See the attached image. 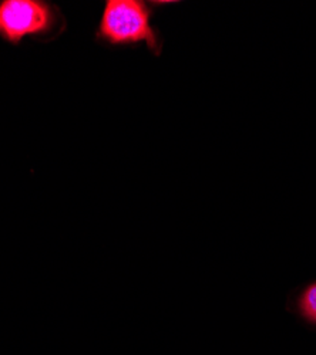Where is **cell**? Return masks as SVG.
Segmentation results:
<instances>
[{
	"mask_svg": "<svg viewBox=\"0 0 316 355\" xmlns=\"http://www.w3.org/2000/svg\"><path fill=\"white\" fill-rule=\"evenodd\" d=\"M57 19V9L42 0H0V39L17 46L27 37H43Z\"/></svg>",
	"mask_w": 316,
	"mask_h": 355,
	"instance_id": "7a4b0ae2",
	"label": "cell"
},
{
	"mask_svg": "<svg viewBox=\"0 0 316 355\" xmlns=\"http://www.w3.org/2000/svg\"><path fill=\"white\" fill-rule=\"evenodd\" d=\"M99 37L111 44L147 43L158 50V39L150 24V10L138 0H108L99 26Z\"/></svg>",
	"mask_w": 316,
	"mask_h": 355,
	"instance_id": "6da1fadb",
	"label": "cell"
},
{
	"mask_svg": "<svg viewBox=\"0 0 316 355\" xmlns=\"http://www.w3.org/2000/svg\"><path fill=\"white\" fill-rule=\"evenodd\" d=\"M299 307L303 314L309 321L316 322V283L309 286L301 295L299 300Z\"/></svg>",
	"mask_w": 316,
	"mask_h": 355,
	"instance_id": "3957f363",
	"label": "cell"
}]
</instances>
